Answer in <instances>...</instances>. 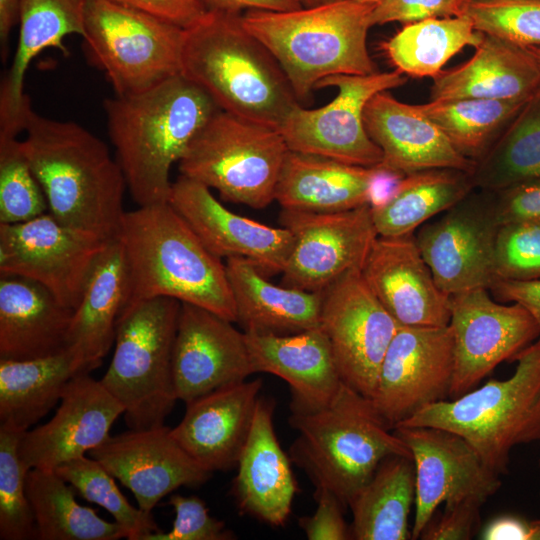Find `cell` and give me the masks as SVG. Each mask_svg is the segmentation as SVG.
<instances>
[{"mask_svg": "<svg viewBox=\"0 0 540 540\" xmlns=\"http://www.w3.org/2000/svg\"><path fill=\"white\" fill-rule=\"evenodd\" d=\"M218 109L181 73L141 92L105 99L108 134L138 206L168 201L172 165Z\"/></svg>", "mask_w": 540, "mask_h": 540, "instance_id": "1", "label": "cell"}, {"mask_svg": "<svg viewBox=\"0 0 540 540\" xmlns=\"http://www.w3.org/2000/svg\"><path fill=\"white\" fill-rule=\"evenodd\" d=\"M372 167L289 150L275 191L282 209L339 212L367 204ZM368 205V204H367Z\"/></svg>", "mask_w": 540, "mask_h": 540, "instance_id": "33", "label": "cell"}, {"mask_svg": "<svg viewBox=\"0 0 540 540\" xmlns=\"http://www.w3.org/2000/svg\"><path fill=\"white\" fill-rule=\"evenodd\" d=\"M181 28H188L206 12L201 0H112Z\"/></svg>", "mask_w": 540, "mask_h": 540, "instance_id": "51", "label": "cell"}, {"mask_svg": "<svg viewBox=\"0 0 540 540\" xmlns=\"http://www.w3.org/2000/svg\"><path fill=\"white\" fill-rule=\"evenodd\" d=\"M261 388L262 379L245 380L185 403L172 436L206 471L232 469L249 436Z\"/></svg>", "mask_w": 540, "mask_h": 540, "instance_id": "24", "label": "cell"}, {"mask_svg": "<svg viewBox=\"0 0 540 540\" xmlns=\"http://www.w3.org/2000/svg\"><path fill=\"white\" fill-rule=\"evenodd\" d=\"M124 406L89 373L75 376L64 389L53 417L24 432L19 456L24 467L55 470L84 456L109 436Z\"/></svg>", "mask_w": 540, "mask_h": 540, "instance_id": "22", "label": "cell"}, {"mask_svg": "<svg viewBox=\"0 0 540 540\" xmlns=\"http://www.w3.org/2000/svg\"><path fill=\"white\" fill-rule=\"evenodd\" d=\"M117 238L128 268L124 308L170 297L236 323L225 263L206 248L168 201L125 211Z\"/></svg>", "mask_w": 540, "mask_h": 540, "instance_id": "3", "label": "cell"}, {"mask_svg": "<svg viewBox=\"0 0 540 540\" xmlns=\"http://www.w3.org/2000/svg\"><path fill=\"white\" fill-rule=\"evenodd\" d=\"M490 290L501 301L520 304L540 326V279L529 281L498 279Z\"/></svg>", "mask_w": 540, "mask_h": 540, "instance_id": "52", "label": "cell"}, {"mask_svg": "<svg viewBox=\"0 0 540 540\" xmlns=\"http://www.w3.org/2000/svg\"><path fill=\"white\" fill-rule=\"evenodd\" d=\"M532 525L515 516H501L489 522L481 533L484 540H531Z\"/></svg>", "mask_w": 540, "mask_h": 540, "instance_id": "55", "label": "cell"}, {"mask_svg": "<svg viewBox=\"0 0 540 540\" xmlns=\"http://www.w3.org/2000/svg\"><path fill=\"white\" fill-rule=\"evenodd\" d=\"M241 16L207 10L186 28L181 74L220 110L279 129L298 99L276 59L243 26Z\"/></svg>", "mask_w": 540, "mask_h": 540, "instance_id": "4", "label": "cell"}, {"mask_svg": "<svg viewBox=\"0 0 540 540\" xmlns=\"http://www.w3.org/2000/svg\"><path fill=\"white\" fill-rule=\"evenodd\" d=\"M320 326L344 383L372 399L386 351L401 325L354 270L323 292Z\"/></svg>", "mask_w": 540, "mask_h": 540, "instance_id": "14", "label": "cell"}, {"mask_svg": "<svg viewBox=\"0 0 540 540\" xmlns=\"http://www.w3.org/2000/svg\"><path fill=\"white\" fill-rule=\"evenodd\" d=\"M298 436L290 460L302 468L315 489L332 492L344 507L390 456L412 458L373 401L342 382L333 399L313 411H291Z\"/></svg>", "mask_w": 540, "mask_h": 540, "instance_id": "6", "label": "cell"}, {"mask_svg": "<svg viewBox=\"0 0 540 540\" xmlns=\"http://www.w3.org/2000/svg\"><path fill=\"white\" fill-rule=\"evenodd\" d=\"M485 190L469 193L439 219L425 223L415 236L439 288L451 296L490 289L496 281L495 239L498 231Z\"/></svg>", "mask_w": 540, "mask_h": 540, "instance_id": "18", "label": "cell"}, {"mask_svg": "<svg viewBox=\"0 0 540 540\" xmlns=\"http://www.w3.org/2000/svg\"><path fill=\"white\" fill-rule=\"evenodd\" d=\"M87 0H20L18 43L12 65L0 89V138H16L24 131L31 108L24 93V78L32 60L44 49L67 50L63 39L71 34L85 35Z\"/></svg>", "mask_w": 540, "mask_h": 540, "instance_id": "28", "label": "cell"}, {"mask_svg": "<svg viewBox=\"0 0 540 540\" xmlns=\"http://www.w3.org/2000/svg\"><path fill=\"white\" fill-rule=\"evenodd\" d=\"M25 431L0 422V539H35V523L26 493V475L19 456Z\"/></svg>", "mask_w": 540, "mask_h": 540, "instance_id": "42", "label": "cell"}, {"mask_svg": "<svg viewBox=\"0 0 540 540\" xmlns=\"http://www.w3.org/2000/svg\"><path fill=\"white\" fill-rule=\"evenodd\" d=\"M175 511L172 528L155 532L146 540H231L235 535L225 523L210 516L206 504L197 496L174 494L169 497Z\"/></svg>", "mask_w": 540, "mask_h": 540, "instance_id": "46", "label": "cell"}, {"mask_svg": "<svg viewBox=\"0 0 540 540\" xmlns=\"http://www.w3.org/2000/svg\"><path fill=\"white\" fill-rule=\"evenodd\" d=\"M74 488L55 470L32 468L26 475L35 539L119 540L127 537L117 522H109L96 510L80 505Z\"/></svg>", "mask_w": 540, "mask_h": 540, "instance_id": "36", "label": "cell"}, {"mask_svg": "<svg viewBox=\"0 0 540 540\" xmlns=\"http://www.w3.org/2000/svg\"><path fill=\"white\" fill-rule=\"evenodd\" d=\"M483 33L465 16L430 18L404 24L381 48L395 70L407 77H435L466 46L476 47Z\"/></svg>", "mask_w": 540, "mask_h": 540, "instance_id": "38", "label": "cell"}, {"mask_svg": "<svg viewBox=\"0 0 540 540\" xmlns=\"http://www.w3.org/2000/svg\"><path fill=\"white\" fill-rule=\"evenodd\" d=\"M317 508L310 516L299 518V526L309 540H346L351 533L343 517V504L330 491L315 489Z\"/></svg>", "mask_w": 540, "mask_h": 540, "instance_id": "50", "label": "cell"}, {"mask_svg": "<svg viewBox=\"0 0 540 540\" xmlns=\"http://www.w3.org/2000/svg\"><path fill=\"white\" fill-rule=\"evenodd\" d=\"M89 372L70 348L29 360L0 359V422L29 430L60 401L71 379Z\"/></svg>", "mask_w": 540, "mask_h": 540, "instance_id": "34", "label": "cell"}, {"mask_svg": "<svg viewBox=\"0 0 540 540\" xmlns=\"http://www.w3.org/2000/svg\"><path fill=\"white\" fill-rule=\"evenodd\" d=\"M354 1L361 2V3H367V4H372V5H377V4H380V3L385 2L387 0H354Z\"/></svg>", "mask_w": 540, "mask_h": 540, "instance_id": "60", "label": "cell"}, {"mask_svg": "<svg viewBox=\"0 0 540 540\" xmlns=\"http://www.w3.org/2000/svg\"><path fill=\"white\" fill-rule=\"evenodd\" d=\"M225 265L243 332L289 335L320 326L323 292L273 284L243 258H228Z\"/></svg>", "mask_w": 540, "mask_h": 540, "instance_id": "31", "label": "cell"}, {"mask_svg": "<svg viewBox=\"0 0 540 540\" xmlns=\"http://www.w3.org/2000/svg\"><path fill=\"white\" fill-rule=\"evenodd\" d=\"M303 7H310L320 4H325L328 2L336 1V0H299Z\"/></svg>", "mask_w": 540, "mask_h": 540, "instance_id": "59", "label": "cell"}, {"mask_svg": "<svg viewBox=\"0 0 540 540\" xmlns=\"http://www.w3.org/2000/svg\"><path fill=\"white\" fill-rule=\"evenodd\" d=\"M168 202L218 258H243L266 276L283 272L293 244L286 228L232 212L206 185L182 175L172 182Z\"/></svg>", "mask_w": 540, "mask_h": 540, "instance_id": "20", "label": "cell"}, {"mask_svg": "<svg viewBox=\"0 0 540 540\" xmlns=\"http://www.w3.org/2000/svg\"><path fill=\"white\" fill-rule=\"evenodd\" d=\"M473 56L432 78L430 100H528L540 88V71L523 47L483 34Z\"/></svg>", "mask_w": 540, "mask_h": 540, "instance_id": "30", "label": "cell"}, {"mask_svg": "<svg viewBox=\"0 0 540 540\" xmlns=\"http://www.w3.org/2000/svg\"><path fill=\"white\" fill-rule=\"evenodd\" d=\"M87 49L115 95L151 88L181 73L185 29L112 0H87Z\"/></svg>", "mask_w": 540, "mask_h": 540, "instance_id": "10", "label": "cell"}, {"mask_svg": "<svg viewBox=\"0 0 540 540\" xmlns=\"http://www.w3.org/2000/svg\"><path fill=\"white\" fill-rule=\"evenodd\" d=\"M127 298V261L121 242L115 238L96 260L69 330L68 348L90 371L101 364L113 345Z\"/></svg>", "mask_w": 540, "mask_h": 540, "instance_id": "32", "label": "cell"}, {"mask_svg": "<svg viewBox=\"0 0 540 540\" xmlns=\"http://www.w3.org/2000/svg\"><path fill=\"white\" fill-rule=\"evenodd\" d=\"M366 284L401 326L450 323V296L437 285L414 233L378 236L361 269Z\"/></svg>", "mask_w": 540, "mask_h": 540, "instance_id": "23", "label": "cell"}, {"mask_svg": "<svg viewBox=\"0 0 540 540\" xmlns=\"http://www.w3.org/2000/svg\"><path fill=\"white\" fill-rule=\"evenodd\" d=\"M111 240L68 226L51 213L21 223H0V275L33 280L74 310Z\"/></svg>", "mask_w": 540, "mask_h": 540, "instance_id": "12", "label": "cell"}, {"mask_svg": "<svg viewBox=\"0 0 540 540\" xmlns=\"http://www.w3.org/2000/svg\"><path fill=\"white\" fill-rule=\"evenodd\" d=\"M494 269L496 280H539L540 224L500 226L495 239Z\"/></svg>", "mask_w": 540, "mask_h": 540, "instance_id": "45", "label": "cell"}, {"mask_svg": "<svg viewBox=\"0 0 540 540\" xmlns=\"http://www.w3.org/2000/svg\"><path fill=\"white\" fill-rule=\"evenodd\" d=\"M461 16L483 34L520 47L540 46V0H466Z\"/></svg>", "mask_w": 540, "mask_h": 540, "instance_id": "44", "label": "cell"}, {"mask_svg": "<svg viewBox=\"0 0 540 540\" xmlns=\"http://www.w3.org/2000/svg\"><path fill=\"white\" fill-rule=\"evenodd\" d=\"M531 525H532L531 540H540V520L532 521Z\"/></svg>", "mask_w": 540, "mask_h": 540, "instance_id": "58", "label": "cell"}, {"mask_svg": "<svg viewBox=\"0 0 540 540\" xmlns=\"http://www.w3.org/2000/svg\"><path fill=\"white\" fill-rule=\"evenodd\" d=\"M73 311L33 280L0 275V359L29 360L67 349Z\"/></svg>", "mask_w": 540, "mask_h": 540, "instance_id": "29", "label": "cell"}, {"mask_svg": "<svg viewBox=\"0 0 540 540\" xmlns=\"http://www.w3.org/2000/svg\"><path fill=\"white\" fill-rule=\"evenodd\" d=\"M274 402L259 397L252 427L237 462L232 493L239 511L274 527L283 526L298 490L290 457L273 426Z\"/></svg>", "mask_w": 540, "mask_h": 540, "instance_id": "26", "label": "cell"}, {"mask_svg": "<svg viewBox=\"0 0 540 540\" xmlns=\"http://www.w3.org/2000/svg\"><path fill=\"white\" fill-rule=\"evenodd\" d=\"M49 209L45 193L23 150L22 141L0 138V223L15 224Z\"/></svg>", "mask_w": 540, "mask_h": 540, "instance_id": "43", "label": "cell"}, {"mask_svg": "<svg viewBox=\"0 0 540 540\" xmlns=\"http://www.w3.org/2000/svg\"><path fill=\"white\" fill-rule=\"evenodd\" d=\"M20 0H0V42L1 53L7 56L8 39L12 28L18 21Z\"/></svg>", "mask_w": 540, "mask_h": 540, "instance_id": "56", "label": "cell"}, {"mask_svg": "<svg viewBox=\"0 0 540 540\" xmlns=\"http://www.w3.org/2000/svg\"><path fill=\"white\" fill-rule=\"evenodd\" d=\"M471 174L436 168L406 175L389 203L371 209L378 236L414 233L431 217L445 212L476 189Z\"/></svg>", "mask_w": 540, "mask_h": 540, "instance_id": "37", "label": "cell"}, {"mask_svg": "<svg viewBox=\"0 0 540 540\" xmlns=\"http://www.w3.org/2000/svg\"><path fill=\"white\" fill-rule=\"evenodd\" d=\"M280 222L293 238L282 284L310 292H324L361 270L378 237L367 204L339 212L282 209Z\"/></svg>", "mask_w": 540, "mask_h": 540, "instance_id": "13", "label": "cell"}, {"mask_svg": "<svg viewBox=\"0 0 540 540\" xmlns=\"http://www.w3.org/2000/svg\"><path fill=\"white\" fill-rule=\"evenodd\" d=\"M540 520V519H539Z\"/></svg>", "mask_w": 540, "mask_h": 540, "instance_id": "61", "label": "cell"}, {"mask_svg": "<svg viewBox=\"0 0 540 540\" xmlns=\"http://www.w3.org/2000/svg\"><path fill=\"white\" fill-rule=\"evenodd\" d=\"M394 433L409 448L415 466V519L418 539L442 503L474 499L485 503L501 486L473 446L452 431L430 426H396Z\"/></svg>", "mask_w": 540, "mask_h": 540, "instance_id": "17", "label": "cell"}, {"mask_svg": "<svg viewBox=\"0 0 540 540\" xmlns=\"http://www.w3.org/2000/svg\"><path fill=\"white\" fill-rule=\"evenodd\" d=\"M475 188L497 190L540 178V88L472 172Z\"/></svg>", "mask_w": 540, "mask_h": 540, "instance_id": "40", "label": "cell"}, {"mask_svg": "<svg viewBox=\"0 0 540 540\" xmlns=\"http://www.w3.org/2000/svg\"><path fill=\"white\" fill-rule=\"evenodd\" d=\"M23 150L60 222L106 239L117 238L127 187L106 144L72 121L26 113Z\"/></svg>", "mask_w": 540, "mask_h": 540, "instance_id": "2", "label": "cell"}, {"mask_svg": "<svg viewBox=\"0 0 540 540\" xmlns=\"http://www.w3.org/2000/svg\"><path fill=\"white\" fill-rule=\"evenodd\" d=\"M483 503L466 499L445 504L444 511L431 519L419 538L424 540H469L475 534L480 521Z\"/></svg>", "mask_w": 540, "mask_h": 540, "instance_id": "49", "label": "cell"}, {"mask_svg": "<svg viewBox=\"0 0 540 540\" xmlns=\"http://www.w3.org/2000/svg\"><path fill=\"white\" fill-rule=\"evenodd\" d=\"M55 471L81 497L110 513L126 531V539L146 540L149 535L161 531L152 514L130 504L117 487L115 478L91 456L69 460Z\"/></svg>", "mask_w": 540, "mask_h": 540, "instance_id": "41", "label": "cell"}, {"mask_svg": "<svg viewBox=\"0 0 540 540\" xmlns=\"http://www.w3.org/2000/svg\"><path fill=\"white\" fill-rule=\"evenodd\" d=\"M289 151L276 128L218 109L178 162L180 175L226 201L263 209L275 200Z\"/></svg>", "mask_w": 540, "mask_h": 540, "instance_id": "9", "label": "cell"}, {"mask_svg": "<svg viewBox=\"0 0 540 540\" xmlns=\"http://www.w3.org/2000/svg\"><path fill=\"white\" fill-rule=\"evenodd\" d=\"M466 0H387L375 5L371 23L383 25L390 22L403 24L430 18L461 16Z\"/></svg>", "mask_w": 540, "mask_h": 540, "instance_id": "48", "label": "cell"}, {"mask_svg": "<svg viewBox=\"0 0 540 540\" xmlns=\"http://www.w3.org/2000/svg\"><path fill=\"white\" fill-rule=\"evenodd\" d=\"M527 100L461 98L416 105L464 157L481 160Z\"/></svg>", "mask_w": 540, "mask_h": 540, "instance_id": "39", "label": "cell"}, {"mask_svg": "<svg viewBox=\"0 0 540 540\" xmlns=\"http://www.w3.org/2000/svg\"><path fill=\"white\" fill-rule=\"evenodd\" d=\"M245 339L253 372L273 374L290 386L291 411L326 406L343 382L321 326L289 335L245 333Z\"/></svg>", "mask_w": 540, "mask_h": 540, "instance_id": "27", "label": "cell"}, {"mask_svg": "<svg viewBox=\"0 0 540 540\" xmlns=\"http://www.w3.org/2000/svg\"><path fill=\"white\" fill-rule=\"evenodd\" d=\"M523 49L530 55L540 71V46H526Z\"/></svg>", "mask_w": 540, "mask_h": 540, "instance_id": "57", "label": "cell"}, {"mask_svg": "<svg viewBox=\"0 0 540 540\" xmlns=\"http://www.w3.org/2000/svg\"><path fill=\"white\" fill-rule=\"evenodd\" d=\"M180 308L176 299L156 297L125 307L118 318L100 381L124 406L130 429L163 425L178 400L172 360Z\"/></svg>", "mask_w": 540, "mask_h": 540, "instance_id": "8", "label": "cell"}, {"mask_svg": "<svg viewBox=\"0 0 540 540\" xmlns=\"http://www.w3.org/2000/svg\"><path fill=\"white\" fill-rule=\"evenodd\" d=\"M404 177L401 173L381 165L372 167L367 191V204L370 208L378 209L389 203Z\"/></svg>", "mask_w": 540, "mask_h": 540, "instance_id": "53", "label": "cell"}, {"mask_svg": "<svg viewBox=\"0 0 540 540\" xmlns=\"http://www.w3.org/2000/svg\"><path fill=\"white\" fill-rule=\"evenodd\" d=\"M364 124L382 152L381 166L406 176L436 168L472 173L476 163L460 154L427 116L397 100L389 90L375 94L364 110Z\"/></svg>", "mask_w": 540, "mask_h": 540, "instance_id": "25", "label": "cell"}, {"mask_svg": "<svg viewBox=\"0 0 540 540\" xmlns=\"http://www.w3.org/2000/svg\"><path fill=\"white\" fill-rule=\"evenodd\" d=\"M485 192L498 227L512 223L540 224V178Z\"/></svg>", "mask_w": 540, "mask_h": 540, "instance_id": "47", "label": "cell"}, {"mask_svg": "<svg viewBox=\"0 0 540 540\" xmlns=\"http://www.w3.org/2000/svg\"><path fill=\"white\" fill-rule=\"evenodd\" d=\"M407 80L408 77L397 70L327 77L316 89L336 87V97L316 109L298 104L278 130L291 151L375 167L381 164L383 156L366 131L365 106L375 94L402 86Z\"/></svg>", "mask_w": 540, "mask_h": 540, "instance_id": "11", "label": "cell"}, {"mask_svg": "<svg viewBox=\"0 0 540 540\" xmlns=\"http://www.w3.org/2000/svg\"><path fill=\"white\" fill-rule=\"evenodd\" d=\"M207 10L242 14L243 10L292 11L303 7L299 0H201Z\"/></svg>", "mask_w": 540, "mask_h": 540, "instance_id": "54", "label": "cell"}, {"mask_svg": "<svg viewBox=\"0 0 540 540\" xmlns=\"http://www.w3.org/2000/svg\"><path fill=\"white\" fill-rule=\"evenodd\" d=\"M88 455L128 488L137 506L147 513L177 488L198 487L212 475L191 458L164 424L110 435Z\"/></svg>", "mask_w": 540, "mask_h": 540, "instance_id": "19", "label": "cell"}, {"mask_svg": "<svg viewBox=\"0 0 540 540\" xmlns=\"http://www.w3.org/2000/svg\"><path fill=\"white\" fill-rule=\"evenodd\" d=\"M514 360L517 366L508 379H491L453 400L427 405L396 426L457 433L490 469L505 473L515 446L540 440V336Z\"/></svg>", "mask_w": 540, "mask_h": 540, "instance_id": "7", "label": "cell"}, {"mask_svg": "<svg viewBox=\"0 0 540 540\" xmlns=\"http://www.w3.org/2000/svg\"><path fill=\"white\" fill-rule=\"evenodd\" d=\"M454 338V373L449 396L473 389L497 365L514 360L540 336L536 319L520 304L503 305L488 289L450 296Z\"/></svg>", "mask_w": 540, "mask_h": 540, "instance_id": "15", "label": "cell"}, {"mask_svg": "<svg viewBox=\"0 0 540 540\" xmlns=\"http://www.w3.org/2000/svg\"><path fill=\"white\" fill-rule=\"evenodd\" d=\"M374 7L336 0L292 11L248 10L241 20L276 59L301 100L327 77L378 72L367 48Z\"/></svg>", "mask_w": 540, "mask_h": 540, "instance_id": "5", "label": "cell"}, {"mask_svg": "<svg viewBox=\"0 0 540 540\" xmlns=\"http://www.w3.org/2000/svg\"><path fill=\"white\" fill-rule=\"evenodd\" d=\"M172 369L177 399L185 403L254 374L245 333L189 303H181Z\"/></svg>", "mask_w": 540, "mask_h": 540, "instance_id": "21", "label": "cell"}, {"mask_svg": "<svg viewBox=\"0 0 540 540\" xmlns=\"http://www.w3.org/2000/svg\"><path fill=\"white\" fill-rule=\"evenodd\" d=\"M413 503H415L413 459L400 455L387 457L349 503L353 515L352 538L412 539L409 515Z\"/></svg>", "mask_w": 540, "mask_h": 540, "instance_id": "35", "label": "cell"}, {"mask_svg": "<svg viewBox=\"0 0 540 540\" xmlns=\"http://www.w3.org/2000/svg\"><path fill=\"white\" fill-rule=\"evenodd\" d=\"M454 373L450 325L400 326L382 361L372 401L393 429L449 396Z\"/></svg>", "mask_w": 540, "mask_h": 540, "instance_id": "16", "label": "cell"}]
</instances>
